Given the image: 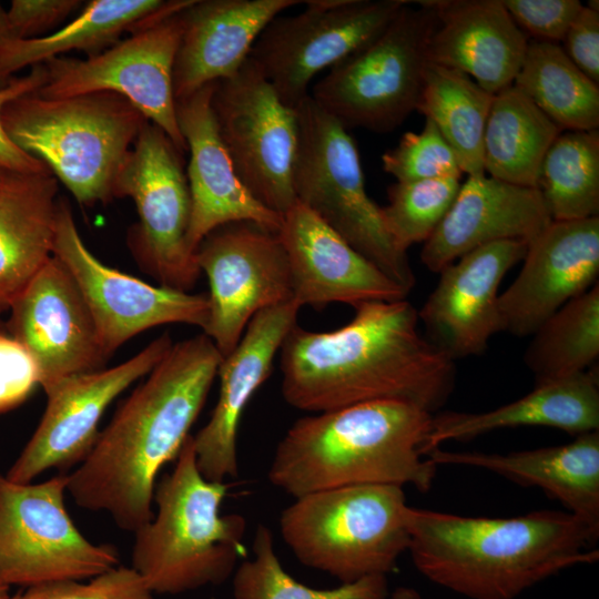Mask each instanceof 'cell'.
Wrapping results in <instances>:
<instances>
[{
	"label": "cell",
	"instance_id": "obj_2",
	"mask_svg": "<svg viewBox=\"0 0 599 599\" xmlns=\"http://www.w3.org/2000/svg\"><path fill=\"white\" fill-rule=\"evenodd\" d=\"M222 359L203 333L173 343L122 402L87 458L68 474L73 501L108 512L129 532L149 522L158 474L176 459L191 435Z\"/></svg>",
	"mask_w": 599,
	"mask_h": 599
},
{
	"label": "cell",
	"instance_id": "obj_15",
	"mask_svg": "<svg viewBox=\"0 0 599 599\" xmlns=\"http://www.w3.org/2000/svg\"><path fill=\"white\" fill-rule=\"evenodd\" d=\"M195 257L210 286L203 334L223 357L258 312L293 301L286 252L275 231L246 221L224 224L201 241Z\"/></svg>",
	"mask_w": 599,
	"mask_h": 599
},
{
	"label": "cell",
	"instance_id": "obj_48",
	"mask_svg": "<svg viewBox=\"0 0 599 599\" xmlns=\"http://www.w3.org/2000/svg\"><path fill=\"white\" fill-rule=\"evenodd\" d=\"M1 335H9V334H8L7 327H3L2 324L0 323V336Z\"/></svg>",
	"mask_w": 599,
	"mask_h": 599
},
{
	"label": "cell",
	"instance_id": "obj_14",
	"mask_svg": "<svg viewBox=\"0 0 599 599\" xmlns=\"http://www.w3.org/2000/svg\"><path fill=\"white\" fill-rule=\"evenodd\" d=\"M184 9L131 32L98 54L47 61L48 78L37 93L52 99L94 92L122 95L184 154L187 148L179 128L173 91Z\"/></svg>",
	"mask_w": 599,
	"mask_h": 599
},
{
	"label": "cell",
	"instance_id": "obj_44",
	"mask_svg": "<svg viewBox=\"0 0 599 599\" xmlns=\"http://www.w3.org/2000/svg\"><path fill=\"white\" fill-rule=\"evenodd\" d=\"M599 2L588 1L569 26L562 50L573 64L599 84Z\"/></svg>",
	"mask_w": 599,
	"mask_h": 599
},
{
	"label": "cell",
	"instance_id": "obj_9",
	"mask_svg": "<svg viewBox=\"0 0 599 599\" xmlns=\"http://www.w3.org/2000/svg\"><path fill=\"white\" fill-rule=\"evenodd\" d=\"M410 1L372 42L319 79L311 98L347 130L389 132L416 111L438 17L428 0Z\"/></svg>",
	"mask_w": 599,
	"mask_h": 599
},
{
	"label": "cell",
	"instance_id": "obj_10",
	"mask_svg": "<svg viewBox=\"0 0 599 599\" xmlns=\"http://www.w3.org/2000/svg\"><path fill=\"white\" fill-rule=\"evenodd\" d=\"M68 475L18 484L0 475V586L92 579L119 566L112 545H95L64 504Z\"/></svg>",
	"mask_w": 599,
	"mask_h": 599
},
{
	"label": "cell",
	"instance_id": "obj_29",
	"mask_svg": "<svg viewBox=\"0 0 599 599\" xmlns=\"http://www.w3.org/2000/svg\"><path fill=\"white\" fill-rule=\"evenodd\" d=\"M58 180L50 171H6L0 182V313L53 255Z\"/></svg>",
	"mask_w": 599,
	"mask_h": 599
},
{
	"label": "cell",
	"instance_id": "obj_5",
	"mask_svg": "<svg viewBox=\"0 0 599 599\" xmlns=\"http://www.w3.org/2000/svg\"><path fill=\"white\" fill-rule=\"evenodd\" d=\"M175 460L155 484L156 514L133 532L132 568L153 595L221 585L247 555V522L238 514L222 515L227 485L202 476L193 435Z\"/></svg>",
	"mask_w": 599,
	"mask_h": 599
},
{
	"label": "cell",
	"instance_id": "obj_46",
	"mask_svg": "<svg viewBox=\"0 0 599 599\" xmlns=\"http://www.w3.org/2000/svg\"><path fill=\"white\" fill-rule=\"evenodd\" d=\"M9 38L8 24H7V10L3 9L0 3V42Z\"/></svg>",
	"mask_w": 599,
	"mask_h": 599
},
{
	"label": "cell",
	"instance_id": "obj_20",
	"mask_svg": "<svg viewBox=\"0 0 599 599\" xmlns=\"http://www.w3.org/2000/svg\"><path fill=\"white\" fill-rule=\"evenodd\" d=\"M528 243L505 240L477 247L439 272L418 311L424 336L447 358L484 353L500 328L498 290L508 271L522 261Z\"/></svg>",
	"mask_w": 599,
	"mask_h": 599
},
{
	"label": "cell",
	"instance_id": "obj_40",
	"mask_svg": "<svg viewBox=\"0 0 599 599\" xmlns=\"http://www.w3.org/2000/svg\"><path fill=\"white\" fill-rule=\"evenodd\" d=\"M518 28L529 40L562 42L581 10L579 0H501Z\"/></svg>",
	"mask_w": 599,
	"mask_h": 599
},
{
	"label": "cell",
	"instance_id": "obj_28",
	"mask_svg": "<svg viewBox=\"0 0 599 599\" xmlns=\"http://www.w3.org/2000/svg\"><path fill=\"white\" fill-rule=\"evenodd\" d=\"M546 426L578 436L599 430L597 373L536 385L524 397L484 413L444 412L433 415L423 454L448 440H463L509 427Z\"/></svg>",
	"mask_w": 599,
	"mask_h": 599
},
{
	"label": "cell",
	"instance_id": "obj_39",
	"mask_svg": "<svg viewBox=\"0 0 599 599\" xmlns=\"http://www.w3.org/2000/svg\"><path fill=\"white\" fill-rule=\"evenodd\" d=\"M8 599H154L140 575L118 566L89 582L65 580L27 587Z\"/></svg>",
	"mask_w": 599,
	"mask_h": 599
},
{
	"label": "cell",
	"instance_id": "obj_19",
	"mask_svg": "<svg viewBox=\"0 0 599 599\" xmlns=\"http://www.w3.org/2000/svg\"><path fill=\"white\" fill-rule=\"evenodd\" d=\"M517 277L498 296L501 332L531 336L570 300L598 284L599 216L551 221L527 245Z\"/></svg>",
	"mask_w": 599,
	"mask_h": 599
},
{
	"label": "cell",
	"instance_id": "obj_38",
	"mask_svg": "<svg viewBox=\"0 0 599 599\" xmlns=\"http://www.w3.org/2000/svg\"><path fill=\"white\" fill-rule=\"evenodd\" d=\"M382 164L396 182L461 179L464 174L455 152L429 120L419 133H404L398 144L382 155Z\"/></svg>",
	"mask_w": 599,
	"mask_h": 599
},
{
	"label": "cell",
	"instance_id": "obj_7",
	"mask_svg": "<svg viewBox=\"0 0 599 599\" xmlns=\"http://www.w3.org/2000/svg\"><path fill=\"white\" fill-rule=\"evenodd\" d=\"M294 499L281 514V536L300 562L342 583L386 576L408 550L402 486L357 485Z\"/></svg>",
	"mask_w": 599,
	"mask_h": 599
},
{
	"label": "cell",
	"instance_id": "obj_43",
	"mask_svg": "<svg viewBox=\"0 0 599 599\" xmlns=\"http://www.w3.org/2000/svg\"><path fill=\"white\" fill-rule=\"evenodd\" d=\"M48 73L44 64H38L22 77H13L0 88V167L8 172L37 173L49 171L38 159L19 149L6 133L1 113L12 100L38 91L47 81Z\"/></svg>",
	"mask_w": 599,
	"mask_h": 599
},
{
	"label": "cell",
	"instance_id": "obj_8",
	"mask_svg": "<svg viewBox=\"0 0 599 599\" xmlns=\"http://www.w3.org/2000/svg\"><path fill=\"white\" fill-rule=\"evenodd\" d=\"M296 201L409 293L416 284L407 252L389 235L367 194L357 145L348 130L308 95L296 108Z\"/></svg>",
	"mask_w": 599,
	"mask_h": 599
},
{
	"label": "cell",
	"instance_id": "obj_22",
	"mask_svg": "<svg viewBox=\"0 0 599 599\" xmlns=\"http://www.w3.org/2000/svg\"><path fill=\"white\" fill-rule=\"evenodd\" d=\"M302 307L293 300L258 312L236 347L220 363V392L209 422L193 436L204 478L224 483L238 475L237 434L242 414L270 377L273 362Z\"/></svg>",
	"mask_w": 599,
	"mask_h": 599
},
{
	"label": "cell",
	"instance_id": "obj_17",
	"mask_svg": "<svg viewBox=\"0 0 599 599\" xmlns=\"http://www.w3.org/2000/svg\"><path fill=\"white\" fill-rule=\"evenodd\" d=\"M172 345L164 333L121 364L70 376L47 390L42 418L6 477L29 484L47 470L64 474L78 467L93 448L109 405L148 375Z\"/></svg>",
	"mask_w": 599,
	"mask_h": 599
},
{
	"label": "cell",
	"instance_id": "obj_11",
	"mask_svg": "<svg viewBox=\"0 0 599 599\" xmlns=\"http://www.w3.org/2000/svg\"><path fill=\"white\" fill-rule=\"evenodd\" d=\"M182 153L156 125L142 126L116 182V197L134 202L139 222L129 245L159 285L190 292L200 268L186 243L191 196Z\"/></svg>",
	"mask_w": 599,
	"mask_h": 599
},
{
	"label": "cell",
	"instance_id": "obj_12",
	"mask_svg": "<svg viewBox=\"0 0 599 599\" xmlns=\"http://www.w3.org/2000/svg\"><path fill=\"white\" fill-rule=\"evenodd\" d=\"M407 0H308L292 16L275 17L248 58L281 101L295 109L311 81L378 37Z\"/></svg>",
	"mask_w": 599,
	"mask_h": 599
},
{
	"label": "cell",
	"instance_id": "obj_6",
	"mask_svg": "<svg viewBox=\"0 0 599 599\" xmlns=\"http://www.w3.org/2000/svg\"><path fill=\"white\" fill-rule=\"evenodd\" d=\"M146 121L112 92L52 99L35 91L10 101L1 113L9 139L85 206L116 197L120 171Z\"/></svg>",
	"mask_w": 599,
	"mask_h": 599
},
{
	"label": "cell",
	"instance_id": "obj_4",
	"mask_svg": "<svg viewBox=\"0 0 599 599\" xmlns=\"http://www.w3.org/2000/svg\"><path fill=\"white\" fill-rule=\"evenodd\" d=\"M433 414L402 400H373L304 416L280 440L268 480L307 494L357 485L427 491L437 466L423 454Z\"/></svg>",
	"mask_w": 599,
	"mask_h": 599
},
{
	"label": "cell",
	"instance_id": "obj_26",
	"mask_svg": "<svg viewBox=\"0 0 599 599\" xmlns=\"http://www.w3.org/2000/svg\"><path fill=\"white\" fill-rule=\"evenodd\" d=\"M438 26L427 55L430 63L469 75L491 94L514 84L529 38L501 0H428Z\"/></svg>",
	"mask_w": 599,
	"mask_h": 599
},
{
	"label": "cell",
	"instance_id": "obj_16",
	"mask_svg": "<svg viewBox=\"0 0 599 599\" xmlns=\"http://www.w3.org/2000/svg\"><path fill=\"white\" fill-rule=\"evenodd\" d=\"M55 256L72 275L95 323L102 348L110 357L133 336L165 324L205 328L207 294L151 285L106 266L87 247L70 204L59 200Z\"/></svg>",
	"mask_w": 599,
	"mask_h": 599
},
{
	"label": "cell",
	"instance_id": "obj_49",
	"mask_svg": "<svg viewBox=\"0 0 599 599\" xmlns=\"http://www.w3.org/2000/svg\"><path fill=\"white\" fill-rule=\"evenodd\" d=\"M4 173H6V171H4L3 169L0 167V182H1V180H2V177H3V175H4Z\"/></svg>",
	"mask_w": 599,
	"mask_h": 599
},
{
	"label": "cell",
	"instance_id": "obj_37",
	"mask_svg": "<svg viewBox=\"0 0 599 599\" xmlns=\"http://www.w3.org/2000/svg\"><path fill=\"white\" fill-rule=\"evenodd\" d=\"M459 177L395 182L387 190L388 204L380 206L384 224L404 252L426 242L437 229L460 187Z\"/></svg>",
	"mask_w": 599,
	"mask_h": 599
},
{
	"label": "cell",
	"instance_id": "obj_24",
	"mask_svg": "<svg viewBox=\"0 0 599 599\" xmlns=\"http://www.w3.org/2000/svg\"><path fill=\"white\" fill-rule=\"evenodd\" d=\"M551 221L537 187L510 184L486 173L468 175L424 243L420 258L430 272L439 273L483 245L505 240L529 243Z\"/></svg>",
	"mask_w": 599,
	"mask_h": 599
},
{
	"label": "cell",
	"instance_id": "obj_21",
	"mask_svg": "<svg viewBox=\"0 0 599 599\" xmlns=\"http://www.w3.org/2000/svg\"><path fill=\"white\" fill-rule=\"evenodd\" d=\"M277 233L288 261L293 300L301 307L343 303L355 308L407 298V292L300 202L282 215Z\"/></svg>",
	"mask_w": 599,
	"mask_h": 599
},
{
	"label": "cell",
	"instance_id": "obj_30",
	"mask_svg": "<svg viewBox=\"0 0 599 599\" xmlns=\"http://www.w3.org/2000/svg\"><path fill=\"white\" fill-rule=\"evenodd\" d=\"M193 0H91L70 22L57 31L31 39H4L0 42V88L17 72L43 64L70 51L98 54L130 33L167 14L177 12Z\"/></svg>",
	"mask_w": 599,
	"mask_h": 599
},
{
	"label": "cell",
	"instance_id": "obj_33",
	"mask_svg": "<svg viewBox=\"0 0 599 599\" xmlns=\"http://www.w3.org/2000/svg\"><path fill=\"white\" fill-rule=\"evenodd\" d=\"M514 84L562 131L598 130L599 84L560 44L529 40Z\"/></svg>",
	"mask_w": 599,
	"mask_h": 599
},
{
	"label": "cell",
	"instance_id": "obj_47",
	"mask_svg": "<svg viewBox=\"0 0 599 599\" xmlns=\"http://www.w3.org/2000/svg\"><path fill=\"white\" fill-rule=\"evenodd\" d=\"M9 596V588L0 586V599H8Z\"/></svg>",
	"mask_w": 599,
	"mask_h": 599
},
{
	"label": "cell",
	"instance_id": "obj_1",
	"mask_svg": "<svg viewBox=\"0 0 599 599\" xmlns=\"http://www.w3.org/2000/svg\"><path fill=\"white\" fill-rule=\"evenodd\" d=\"M418 325L407 298L364 303L331 332L296 324L278 352L285 402L316 414L390 399L433 414L450 396L456 367Z\"/></svg>",
	"mask_w": 599,
	"mask_h": 599
},
{
	"label": "cell",
	"instance_id": "obj_23",
	"mask_svg": "<svg viewBox=\"0 0 599 599\" xmlns=\"http://www.w3.org/2000/svg\"><path fill=\"white\" fill-rule=\"evenodd\" d=\"M214 83L177 99L176 116L190 161L186 171L191 217L186 234L195 254L213 230L233 222H253L278 232L282 215L262 205L238 179L221 139L211 100Z\"/></svg>",
	"mask_w": 599,
	"mask_h": 599
},
{
	"label": "cell",
	"instance_id": "obj_41",
	"mask_svg": "<svg viewBox=\"0 0 599 599\" xmlns=\"http://www.w3.org/2000/svg\"><path fill=\"white\" fill-rule=\"evenodd\" d=\"M82 3L80 0H12L7 9L9 39L45 35Z\"/></svg>",
	"mask_w": 599,
	"mask_h": 599
},
{
	"label": "cell",
	"instance_id": "obj_18",
	"mask_svg": "<svg viewBox=\"0 0 599 599\" xmlns=\"http://www.w3.org/2000/svg\"><path fill=\"white\" fill-rule=\"evenodd\" d=\"M9 336L34 363L44 390L104 368L95 323L72 275L51 256L9 307Z\"/></svg>",
	"mask_w": 599,
	"mask_h": 599
},
{
	"label": "cell",
	"instance_id": "obj_45",
	"mask_svg": "<svg viewBox=\"0 0 599 599\" xmlns=\"http://www.w3.org/2000/svg\"><path fill=\"white\" fill-rule=\"evenodd\" d=\"M386 599H422L419 592L410 587H398Z\"/></svg>",
	"mask_w": 599,
	"mask_h": 599
},
{
	"label": "cell",
	"instance_id": "obj_35",
	"mask_svg": "<svg viewBox=\"0 0 599 599\" xmlns=\"http://www.w3.org/2000/svg\"><path fill=\"white\" fill-rule=\"evenodd\" d=\"M537 189L552 221L599 213V131H561L548 149Z\"/></svg>",
	"mask_w": 599,
	"mask_h": 599
},
{
	"label": "cell",
	"instance_id": "obj_25",
	"mask_svg": "<svg viewBox=\"0 0 599 599\" xmlns=\"http://www.w3.org/2000/svg\"><path fill=\"white\" fill-rule=\"evenodd\" d=\"M298 0H193L173 69L175 101L235 74L264 28Z\"/></svg>",
	"mask_w": 599,
	"mask_h": 599
},
{
	"label": "cell",
	"instance_id": "obj_31",
	"mask_svg": "<svg viewBox=\"0 0 599 599\" xmlns=\"http://www.w3.org/2000/svg\"><path fill=\"white\" fill-rule=\"evenodd\" d=\"M562 130L515 84L494 95L484 133V171L537 187L542 160Z\"/></svg>",
	"mask_w": 599,
	"mask_h": 599
},
{
	"label": "cell",
	"instance_id": "obj_13",
	"mask_svg": "<svg viewBox=\"0 0 599 599\" xmlns=\"http://www.w3.org/2000/svg\"><path fill=\"white\" fill-rule=\"evenodd\" d=\"M211 104L238 179L262 205L283 215L297 202L296 110L281 101L250 58L235 74L215 82Z\"/></svg>",
	"mask_w": 599,
	"mask_h": 599
},
{
	"label": "cell",
	"instance_id": "obj_42",
	"mask_svg": "<svg viewBox=\"0 0 599 599\" xmlns=\"http://www.w3.org/2000/svg\"><path fill=\"white\" fill-rule=\"evenodd\" d=\"M40 386L37 367L9 335L0 336V414L22 404Z\"/></svg>",
	"mask_w": 599,
	"mask_h": 599
},
{
	"label": "cell",
	"instance_id": "obj_27",
	"mask_svg": "<svg viewBox=\"0 0 599 599\" xmlns=\"http://www.w3.org/2000/svg\"><path fill=\"white\" fill-rule=\"evenodd\" d=\"M436 466H468L489 470L512 483L538 487L564 505L599 536V430L568 444L508 454L432 449Z\"/></svg>",
	"mask_w": 599,
	"mask_h": 599
},
{
	"label": "cell",
	"instance_id": "obj_32",
	"mask_svg": "<svg viewBox=\"0 0 599 599\" xmlns=\"http://www.w3.org/2000/svg\"><path fill=\"white\" fill-rule=\"evenodd\" d=\"M494 95L461 71L428 63L416 111L435 124L468 175L485 173L484 133Z\"/></svg>",
	"mask_w": 599,
	"mask_h": 599
},
{
	"label": "cell",
	"instance_id": "obj_3",
	"mask_svg": "<svg viewBox=\"0 0 599 599\" xmlns=\"http://www.w3.org/2000/svg\"><path fill=\"white\" fill-rule=\"evenodd\" d=\"M408 551L433 582L470 599H514L567 568L593 564L598 535L569 511L467 517L407 506Z\"/></svg>",
	"mask_w": 599,
	"mask_h": 599
},
{
	"label": "cell",
	"instance_id": "obj_34",
	"mask_svg": "<svg viewBox=\"0 0 599 599\" xmlns=\"http://www.w3.org/2000/svg\"><path fill=\"white\" fill-rule=\"evenodd\" d=\"M531 336L524 363L536 385L586 372L599 356V283L567 302Z\"/></svg>",
	"mask_w": 599,
	"mask_h": 599
},
{
	"label": "cell",
	"instance_id": "obj_36",
	"mask_svg": "<svg viewBox=\"0 0 599 599\" xmlns=\"http://www.w3.org/2000/svg\"><path fill=\"white\" fill-rule=\"evenodd\" d=\"M253 558L244 560L233 577L234 599H386V576H370L331 589H316L285 571L275 552L272 532L258 525L252 541Z\"/></svg>",
	"mask_w": 599,
	"mask_h": 599
}]
</instances>
